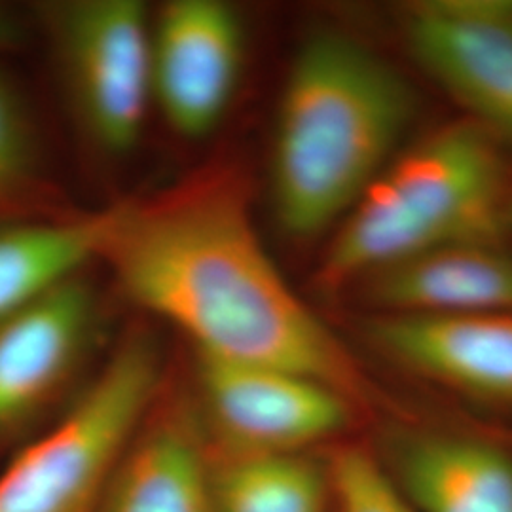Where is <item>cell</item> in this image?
<instances>
[{
	"label": "cell",
	"mask_w": 512,
	"mask_h": 512,
	"mask_svg": "<svg viewBox=\"0 0 512 512\" xmlns=\"http://www.w3.org/2000/svg\"><path fill=\"white\" fill-rule=\"evenodd\" d=\"M101 262L135 304L181 330L196 355L294 372L353 404L370 397L348 349L268 255L232 175L112 205Z\"/></svg>",
	"instance_id": "1"
},
{
	"label": "cell",
	"mask_w": 512,
	"mask_h": 512,
	"mask_svg": "<svg viewBox=\"0 0 512 512\" xmlns=\"http://www.w3.org/2000/svg\"><path fill=\"white\" fill-rule=\"evenodd\" d=\"M416 97L384 57L336 31L298 48L275 110L270 196L294 239L334 230L397 156Z\"/></svg>",
	"instance_id": "2"
},
{
	"label": "cell",
	"mask_w": 512,
	"mask_h": 512,
	"mask_svg": "<svg viewBox=\"0 0 512 512\" xmlns=\"http://www.w3.org/2000/svg\"><path fill=\"white\" fill-rule=\"evenodd\" d=\"M507 203L494 135L475 122L437 129L397 152L332 230L317 285L342 291L435 249L497 245Z\"/></svg>",
	"instance_id": "3"
},
{
	"label": "cell",
	"mask_w": 512,
	"mask_h": 512,
	"mask_svg": "<svg viewBox=\"0 0 512 512\" xmlns=\"http://www.w3.org/2000/svg\"><path fill=\"white\" fill-rule=\"evenodd\" d=\"M162 378L156 342L126 338L84 395L0 473V512H99Z\"/></svg>",
	"instance_id": "4"
},
{
	"label": "cell",
	"mask_w": 512,
	"mask_h": 512,
	"mask_svg": "<svg viewBox=\"0 0 512 512\" xmlns=\"http://www.w3.org/2000/svg\"><path fill=\"white\" fill-rule=\"evenodd\" d=\"M42 12L80 126L99 150L128 154L152 107V12L137 0H71Z\"/></svg>",
	"instance_id": "5"
},
{
	"label": "cell",
	"mask_w": 512,
	"mask_h": 512,
	"mask_svg": "<svg viewBox=\"0 0 512 512\" xmlns=\"http://www.w3.org/2000/svg\"><path fill=\"white\" fill-rule=\"evenodd\" d=\"M209 421L230 454H304L342 435L355 404L306 376L196 355Z\"/></svg>",
	"instance_id": "6"
},
{
	"label": "cell",
	"mask_w": 512,
	"mask_h": 512,
	"mask_svg": "<svg viewBox=\"0 0 512 512\" xmlns=\"http://www.w3.org/2000/svg\"><path fill=\"white\" fill-rule=\"evenodd\" d=\"M245 33L220 0H171L150 21L152 105L186 139L219 128L238 90Z\"/></svg>",
	"instance_id": "7"
},
{
	"label": "cell",
	"mask_w": 512,
	"mask_h": 512,
	"mask_svg": "<svg viewBox=\"0 0 512 512\" xmlns=\"http://www.w3.org/2000/svg\"><path fill=\"white\" fill-rule=\"evenodd\" d=\"M406 42L475 124L512 141V4L423 2L408 12Z\"/></svg>",
	"instance_id": "8"
},
{
	"label": "cell",
	"mask_w": 512,
	"mask_h": 512,
	"mask_svg": "<svg viewBox=\"0 0 512 512\" xmlns=\"http://www.w3.org/2000/svg\"><path fill=\"white\" fill-rule=\"evenodd\" d=\"M93 321L95 296L78 275L0 323V444L54 403L78 366Z\"/></svg>",
	"instance_id": "9"
},
{
	"label": "cell",
	"mask_w": 512,
	"mask_h": 512,
	"mask_svg": "<svg viewBox=\"0 0 512 512\" xmlns=\"http://www.w3.org/2000/svg\"><path fill=\"white\" fill-rule=\"evenodd\" d=\"M366 336L387 359L482 403L512 408V313H376Z\"/></svg>",
	"instance_id": "10"
},
{
	"label": "cell",
	"mask_w": 512,
	"mask_h": 512,
	"mask_svg": "<svg viewBox=\"0 0 512 512\" xmlns=\"http://www.w3.org/2000/svg\"><path fill=\"white\" fill-rule=\"evenodd\" d=\"M359 285L378 313H512V256L494 243L450 245L406 258Z\"/></svg>",
	"instance_id": "11"
},
{
	"label": "cell",
	"mask_w": 512,
	"mask_h": 512,
	"mask_svg": "<svg viewBox=\"0 0 512 512\" xmlns=\"http://www.w3.org/2000/svg\"><path fill=\"white\" fill-rule=\"evenodd\" d=\"M384 467L414 512H512V456L488 440L404 435Z\"/></svg>",
	"instance_id": "12"
},
{
	"label": "cell",
	"mask_w": 512,
	"mask_h": 512,
	"mask_svg": "<svg viewBox=\"0 0 512 512\" xmlns=\"http://www.w3.org/2000/svg\"><path fill=\"white\" fill-rule=\"evenodd\" d=\"M99 512H215L213 461L183 421L141 427Z\"/></svg>",
	"instance_id": "13"
},
{
	"label": "cell",
	"mask_w": 512,
	"mask_h": 512,
	"mask_svg": "<svg viewBox=\"0 0 512 512\" xmlns=\"http://www.w3.org/2000/svg\"><path fill=\"white\" fill-rule=\"evenodd\" d=\"M110 209L69 219H0V323L99 262Z\"/></svg>",
	"instance_id": "14"
},
{
	"label": "cell",
	"mask_w": 512,
	"mask_h": 512,
	"mask_svg": "<svg viewBox=\"0 0 512 512\" xmlns=\"http://www.w3.org/2000/svg\"><path fill=\"white\" fill-rule=\"evenodd\" d=\"M215 512H329V465L304 454H230L213 461Z\"/></svg>",
	"instance_id": "15"
},
{
	"label": "cell",
	"mask_w": 512,
	"mask_h": 512,
	"mask_svg": "<svg viewBox=\"0 0 512 512\" xmlns=\"http://www.w3.org/2000/svg\"><path fill=\"white\" fill-rule=\"evenodd\" d=\"M37 128L18 84L0 67V219L38 179Z\"/></svg>",
	"instance_id": "16"
},
{
	"label": "cell",
	"mask_w": 512,
	"mask_h": 512,
	"mask_svg": "<svg viewBox=\"0 0 512 512\" xmlns=\"http://www.w3.org/2000/svg\"><path fill=\"white\" fill-rule=\"evenodd\" d=\"M336 512H414L384 463L361 448H344L329 461Z\"/></svg>",
	"instance_id": "17"
},
{
	"label": "cell",
	"mask_w": 512,
	"mask_h": 512,
	"mask_svg": "<svg viewBox=\"0 0 512 512\" xmlns=\"http://www.w3.org/2000/svg\"><path fill=\"white\" fill-rule=\"evenodd\" d=\"M25 40V29L10 10L0 8V54L12 52Z\"/></svg>",
	"instance_id": "18"
},
{
	"label": "cell",
	"mask_w": 512,
	"mask_h": 512,
	"mask_svg": "<svg viewBox=\"0 0 512 512\" xmlns=\"http://www.w3.org/2000/svg\"><path fill=\"white\" fill-rule=\"evenodd\" d=\"M507 222H511L512 224V198L507 203Z\"/></svg>",
	"instance_id": "19"
}]
</instances>
